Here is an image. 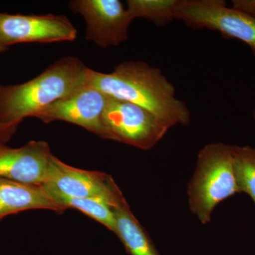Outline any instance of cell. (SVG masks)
Returning a JSON list of instances; mask_svg holds the SVG:
<instances>
[{
  "instance_id": "6da1fadb",
  "label": "cell",
  "mask_w": 255,
  "mask_h": 255,
  "mask_svg": "<svg viewBox=\"0 0 255 255\" xmlns=\"http://www.w3.org/2000/svg\"><path fill=\"white\" fill-rule=\"evenodd\" d=\"M86 84L110 98L145 108L172 127L190 123L189 108L176 97L174 85L158 68L145 62H124L110 73L88 68Z\"/></svg>"
},
{
  "instance_id": "7a4b0ae2",
  "label": "cell",
  "mask_w": 255,
  "mask_h": 255,
  "mask_svg": "<svg viewBox=\"0 0 255 255\" xmlns=\"http://www.w3.org/2000/svg\"><path fill=\"white\" fill-rule=\"evenodd\" d=\"M87 67L78 58L55 61L30 81L0 86V122L19 124L86 84Z\"/></svg>"
},
{
  "instance_id": "3957f363",
  "label": "cell",
  "mask_w": 255,
  "mask_h": 255,
  "mask_svg": "<svg viewBox=\"0 0 255 255\" xmlns=\"http://www.w3.org/2000/svg\"><path fill=\"white\" fill-rule=\"evenodd\" d=\"M187 193L191 212L204 225L211 221L216 206L241 193L235 175L231 145L214 142L199 151Z\"/></svg>"
},
{
  "instance_id": "277c9868",
  "label": "cell",
  "mask_w": 255,
  "mask_h": 255,
  "mask_svg": "<svg viewBox=\"0 0 255 255\" xmlns=\"http://www.w3.org/2000/svg\"><path fill=\"white\" fill-rule=\"evenodd\" d=\"M102 122L107 140L123 142L142 150L155 147L172 128L145 108L110 97Z\"/></svg>"
},
{
  "instance_id": "5b68a950",
  "label": "cell",
  "mask_w": 255,
  "mask_h": 255,
  "mask_svg": "<svg viewBox=\"0 0 255 255\" xmlns=\"http://www.w3.org/2000/svg\"><path fill=\"white\" fill-rule=\"evenodd\" d=\"M176 19L191 28H208L224 38L240 40L255 56V16L228 7L223 0H180Z\"/></svg>"
},
{
  "instance_id": "8992f818",
  "label": "cell",
  "mask_w": 255,
  "mask_h": 255,
  "mask_svg": "<svg viewBox=\"0 0 255 255\" xmlns=\"http://www.w3.org/2000/svg\"><path fill=\"white\" fill-rule=\"evenodd\" d=\"M43 186L48 191L69 197L102 199L112 209L124 197L112 176L72 167L53 155Z\"/></svg>"
},
{
  "instance_id": "52a82bcc",
  "label": "cell",
  "mask_w": 255,
  "mask_h": 255,
  "mask_svg": "<svg viewBox=\"0 0 255 255\" xmlns=\"http://www.w3.org/2000/svg\"><path fill=\"white\" fill-rule=\"evenodd\" d=\"M68 6L85 18L88 41L103 48L127 41L133 20L119 0H74Z\"/></svg>"
},
{
  "instance_id": "ba28073f",
  "label": "cell",
  "mask_w": 255,
  "mask_h": 255,
  "mask_svg": "<svg viewBox=\"0 0 255 255\" xmlns=\"http://www.w3.org/2000/svg\"><path fill=\"white\" fill-rule=\"evenodd\" d=\"M77 33L63 15L0 13V43L6 48L16 43L72 41Z\"/></svg>"
},
{
  "instance_id": "9c48e42d",
  "label": "cell",
  "mask_w": 255,
  "mask_h": 255,
  "mask_svg": "<svg viewBox=\"0 0 255 255\" xmlns=\"http://www.w3.org/2000/svg\"><path fill=\"white\" fill-rule=\"evenodd\" d=\"M108 100L105 94L85 84L71 95L40 111L33 117L45 124L63 121L75 124L107 139L102 117Z\"/></svg>"
},
{
  "instance_id": "30bf717a",
  "label": "cell",
  "mask_w": 255,
  "mask_h": 255,
  "mask_svg": "<svg viewBox=\"0 0 255 255\" xmlns=\"http://www.w3.org/2000/svg\"><path fill=\"white\" fill-rule=\"evenodd\" d=\"M53 154L46 141L31 140L17 148L0 147V177L24 184L46 182Z\"/></svg>"
},
{
  "instance_id": "8fae6325",
  "label": "cell",
  "mask_w": 255,
  "mask_h": 255,
  "mask_svg": "<svg viewBox=\"0 0 255 255\" xmlns=\"http://www.w3.org/2000/svg\"><path fill=\"white\" fill-rule=\"evenodd\" d=\"M35 209L50 210L59 214L65 211L43 185L0 177V222L10 215Z\"/></svg>"
},
{
  "instance_id": "7c38bea8",
  "label": "cell",
  "mask_w": 255,
  "mask_h": 255,
  "mask_svg": "<svg viewBox=\"0 0 255 255\" xmlns=\"http://www.w3.org/2000/svg\"><path fill=\"white\" fill-rule=\"evenodd\" d=\"M116 233L130 255H160L150 236L132 214L125 197L113 208Z\"/></svg>"
},
{
  "instance_id": "4fadbf2b",
  "label": "cell",
  "mask_w": 255,
  "mask_h": 255,
  "mask_svg": "<svg viewBox=\"0 0 255 255\" xmlns=\"http://www.w3.org/2000/svg\"><path fill=\"white\" fill-rule=\"evenodd\" d=\"M47 191L64 209L78 210L103 225L112 232L116 233V221L113 209L106 201L94 198L69 197L48 190Z\"/></svg>"
},
{
  "instance_id": "5bb4252c",
  "label": "cell",
  "mask_w": 255,
  "mask_h": 255,
  "mask_svg": "<svg viewBox=\"0 0 255 255\" xmlns=\"http://www.w3.org/2000/svg\"><path fill=\"white\" fill-rule=\"evenodd\" d=\"M127 9L132 20L143 18L159 26L176 19L180 0H128Z\"/></svg>"
},
{
  "instance_id": "9a60e30c",
  "label": "cell",
  "mask_w": 255,
  "mask_h": 255,
  "mask_svg": "<svg viewBox=\"0 0 255 255\" xmlns=\"http://www.w3.org/2000/svg\"><path fill=\"white\" fill-rule=\"evenodd\" d=\"M231 152L240 192L251 196L255 204V147L231 145Z\"/></svg>"
},
{
  "instance_id": "2e32d148",
  "label": "cell",
  "mask_w": 255,
  "mask_h": 255,
  "mask_svg": "<svg viewBox=\"0 0 255 255\" xmlns=\"http://www.w3.org/2000/svg\"><path fill=\"white\" fill-rule=\"evenodd\" d=\"M18 124H5L0 122V147L6 145L16 131Z\"/></svg>"
},
{
  "instance_id": "e0dca14e",
  "label": "cell",
  "mask_w": 255,
  "mask_h": 255,
  "mask_svg": "<svg viewBox=\"0 0 255 255\" xmlns=\"http://www.w3.org/2000/svg\"><path fill=\"white\" fill-rule=\"evenodd\" d=\"M233 7L255 16V0H233Z\"/></svg>"
},
{
  "instance_id": "ac0fdd59",
  "label": "cell",
  "mask_w": 255,
  "mask_h": 255,
  "mask_svg": "<svg viewBox=\"0 0 255 255\" xmlns=\"http://www.w3.org/2000/svg\"><path fill=\"white\" fill-rule=\"evenodd\" d=\"M7 48H6V47L3 46V45L1 44V43H0V53L4 51V50H6V49H7Z\"/></svg>"
},
{
  "instance_id": "d6986e66",
  "label": "cell",
  "mask_w": 255,
  "mask_h": 255,
  "mask_svg": "<svg viewBox=\"0 0 255 255\" xmlns=\"http://www.w3.org/2000/svg\"><path fill=\"white\" fill-rule=\"evenodd\" d=\"M253 118H254V120L255 122V108L254 109V110H253Z\"/></svg>"
}]
</instances>
